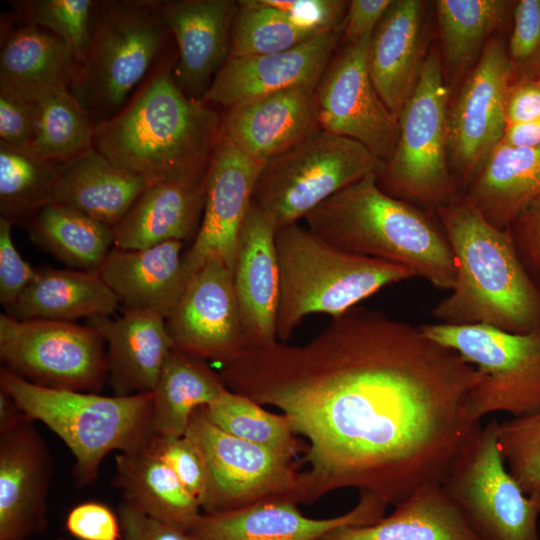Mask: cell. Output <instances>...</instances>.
I'll return each mask as SVG.
<instances>
[{"label":"cell","instance_id":"6da1fadb","mask_svg":"<svg viewBox=\"0 0 540 540\" xmlns=\"http://www.w3.org/2000/svg\"><path fill=\"white\" fill-rule=\"evenodd\" d=\"M219 373L308 441L303 504L356 488L396 506L441 483L482 427L468 412L476 369L419 326L365 307L303 345L247 349Z\"/></svg>","mask_w":540,"mask_h":540},{"label":"cell","instance_id":"7a4b0ae2","mask_svg":"<svg viewBox=\"0 0 540 540\" xmlns=\"http://www.w3.org/2000/svg\"><path fill=\"white\" fill-rule=\"evenodd\" d=\"M176 60L177 52L167 51L124 106L94 129L93 147L148 185L204 184L222 134L213 105L177 85Z\"/></svg>","mask_w":540,"mask_h":540},{"label":"cell","instance_id":"3957f363","mask_svg":"<svg viewBox=\"0 0 540 540\" xmlns=\"http://www.w3.org/2000/svg\"><path fill=\"white\" fill-rule=\"evenodd\" d=\"M436 216L453 251L456 278L450 294L432 309L433 318L516 334L540 328V289L509 230L487 221L464 193L441 205Z\"/></svg>","mask_w":540,"mask_h":540},{"label":"cell","instance_id":"277c9868","mask_svg":"<svg viewBox=\"0 0 540 540\" xmlns=\"http://www.w3.org/2000/svg\"><path fill=\"white\" fill-rule=\"evenodd\" d=\"M372 173L341 189L304 218L308 229L347 252L402 265L451 291L453 251L437 218L392 197Z\"/></svg>","mask_w":540,"mask_h":540},{"label":"cell","instance_id":"5b68a950","mask_svg":"<svg viewBox=\"0 0 540 540\" xmlns=\"http://www.w3.org/2000/svg\"><path fill=\"white\" fill-rule=\"evenodd\" d=\"M275 245L278 342L286 343L307 315L340 316L382 288L417 277L402 265L342 250L298 223L277 228Z\"/></svg>","mask_w":540,"mask_h":540},{"label":"cell","instance_id":"8992f818","mask_svg":"<svg viewBox=\"0 0 540 540\" xmlns=\"http://www.w3.org/2000/svg\"><path fill=\"white\" fill-rule=\"evenodd\" d=\"M0 389L25 414L53 431L74 457L78 486L92 484L102 461L112 451L147 447L154 437L153 393L104 396L99 393L35 385L0 368Z\"/></svg>","mask_w":540,"mask_h":540},{"label":"cell","instance_id":"52a82bcc","mask_svg":"<svg viewBox=\"0 0 540 540\" xmlns=\"http://www.w3.org/2000/svg\"><path fill=\"white\" fill-rule=\"evenodd\" d=\"M170 37L152 0L96 1L85 62L70 87L95 126L124 106Z\"/></svg>","mask_w":540,"mask_h":540},{"label":"cell","instance_id":"ba28073f","mask_svg":"<svg viewBox=\"0 0 540 540\" xmlns=\"http://www.w3.org/2000/svg\"><path fill=\"white\" fill-rule=\"evenodd\" d=\"M448 102L441 52L434 44L399 116L395 151L377 176L387 194L434 208L435 213L457 195L447 164Z\"/></svg>","mask_w":540,"mask_h":540},{"label":"cell","instance_id":"9c48e42d","mask_svg":"<svg viewBox=\"0 0 540 540\" xmlns=\"http://www.w3.org/2000/svg\"><path fill=\"white\" fill-rule=\"evenodd\" d=\"M384 167L361 143L319 128L263 164L252 202L276 228L298 223L341 189Z\"/></svg>","mask_w":540,"mask_h":540},{"label":"cell","instance_id":"30bf717a","mask_svg":"<svg viewBox=\"0 0 540 540\" xmlns=\"http://www.w3.org/2000/svg\"><path fill=\"white\" fill-rule=\"evenodd\" d=\"M419 328L476 369L478 379L468 398L474 420L494 412L516 418L540 411V328L523 334L479 324L433 323Z\"/></svg>","mask_w":540,"mask_h":540},{"label":"cell","instance_id":"8fae6325","mask_svg":"<svg viewBox=\"0 0 540 540\" xmlns=\"http://www.w3.org/2000/svg\"><path fill=\"white\" fill-rule=\"evenodd\" d=\"M499 423L481 427L441 484L481 540H540V490L526 494L507 469Z\"/></svg>","mask_w":540,"mask_h":540},{"label":"cell","instance_id":"7c38bea8","mask_svg":"<svg viewBox=\"0 0 540 540\" xmlns=\"http://www.w3.org/2000/svg\"><path fill=\"white\" fill-rule=\"evenodd\" d=\"M185 436L205 467L202 513L231 511L274 497L303 503L302 472L293 457L224 432L209 419L205 406L194 411Z\"/></svg>","mask_w":540,"mask_h":540},{"label":"cell","instance_id":"4fadbf2b","mask_svg":"<svg viewBox=\"0 0 540 540\" xmlns=\"http://www.w3.org/2000/svg\"><path fill=\"white\" fill-rule=\"evenodd\" d=\"M2 367L42 387L99 393L108 379L106 345L91 325L0 314Z\"/></svg>","mask_w":540,"mask_h":540},{"label":"cell","instance_id":"5bb4252c","mask_svg":"<svg viewBox=\"0 0 540 540\" xmlns=\"http://www.w3.org/2000/svg\"><path fill=\"white\" fill-rule=\"evenodd\" d=\"M371 36L334 53L315 88L321 129L355 140L385 165L399 137V119L377 93L368 68Z\"/></svg>","mask_w":540,"mask_h":540},{"label":"cell","instance_id":"9a60e30c","mask_svg":"<svg viewBox=\"0 0 540 540\" xmlns=\"http://www.w3.org/2000/svg\"><path fill=\"white\" fill-rule=\"evenodd\" d=\"M512 81L507 46L501 37H493L449 107L448 154L465 185L504 134L506 96Z\"/></svg>","mask_w":540,"mask_h":540},{"label":"cell","instance_id":"2e32d148","mask_svg":"<svg viewBox=\"0 0 540 540\" xmlns=\"http://www.w3.org/2000/svg\"><path fill=\"white\" fill-rule=\"evenodd\" d=\"M173 347L224 366L247 349L232 270L208 259L165 319Z\"/></svg>","mask_w":540,"mask_h":540},{"label":"cell","instance_id":"e0dca14e","mask_svg":"<svg viewBox=\"0 0 540 540\" xmlns=\"http://www.w3.org/2000/svg\"><path fill=\"white\" fill-rule=\"evenodd\" d=\"M263 164L221 134L205 179L201 224L182 257L185 284L213 257L221 259L233 272L241 226Z\"/></svg>","mask_w":540,"mask_h":540},{"label":"cell","instance_id":"ac0fdd59","mask_svg":"<svg viewBox=\"0 0 540 540\" xmlns=\"http://www.w3.org/2000/svg\"><path fill=\"white\" fill-rule=\"evenodd\" d=\"M53 459L35 421L24 414L0 427V540L46 530Z\"/></svg>","mask_w":540,"mask_h":540},{"label":"cell","instance_id":"d6986e66","mask_svg":"<svg viewBox=\"0 0 540 540\" xmlns=\"http://www.w3.org/2000/svg\"><path fill=\"white\" fill-rule=\"evenodd\" d=\"M342 28L282 52L229 57L202 99L225 110L299 86L316 88L341 39Z\"/></svg>","mask_w":540,"mask_h":540},{"label":"cell","instance_id":"ffe728a7","mask_svg":"<svg viewBox=\"0 0 540 540\" xmlns=\"http://www.w3.org/2000/svg\"><path fill=\"white\" fill-rule=\"evenodd\" d=\"M177 47L174 78L190 98L202 99L230 56L235 0H152Z\"/></svg>","mask_w":540,"mask_h":540},{"label":"cell","instance_id":"44dd1931","mask_svg":"<svg viewBox=\"0 0 540 540\" xmlns=\"http://www.w3.org/2000/svg\"><path fill=\"white\" fill-rule=\"evenodd\" d=\"M297 505L274 497L231 511L202 513L190 532L197 540H319L336 528L373 524L387 508L369 493H360L352 509L331 518L306 517Z\"/></svg>","mask_w":540,"mask_h":540},{"label":"cell","instance_id":"7402d4cb","mask_svg":"<svg viewBox=\"0 0 540 540\" xmlns=\"http://www.w3.org/2000/svg\"><path fill=\"white\" fill-rule=\"evenodd\" d=\"M276 225L251 202L241 226L233 284L248 349L276 343L280 270L275 245Z\"/></svg>","mask_w":540,"mask_h":540},{"label":"cell","instance_id":"603a6c76","mask_svg":"<svg viewBox=\"0 0 540 540\" xmlns=\"http://www.w3.org/2000/svg\"><path fill=\"white\" fill-rule=\"evenodd\" d=\"M315 88L299 86L225 110L222 133L265 163L319 129Z\"/></svg>","mask_w":540,"mask_h":540},{"label":"cell","instance_id":"cb8c5ba5","mask_svg":"<svg viewBox=\"0 0 540 540\" xmlns=\"http://www.w3.org/2000/svg\"><path fill=\"white\" fill-rule=\"evenodd\" d=\"M0 96L40 101L70 89L77 63L72 49L51 32L1 14Z\"/></svg>","mask_w":540,"mask_h":540},{"label":"cell","instance_id":"d4e9b609","mask_svg":"<svg viewBox=\"0 0 540 540\" xmlns=\"http://www.w3.org/2000/svg\"><path fill=\"white\" fill-rule=\"evenodd\" d=\"M106 345L107 383L116 396L153 393L162 365L173 348L165 318L126 310L117 318L88 319Z\"/></svg>","mask_w":540,"mask_h":540},{"label":"cell","instance_id":"484cf974","mask_svg":"<svg viewBox=\"0 0 540 540\" xmlns=\"http://www.w3.org/2000/svg\"><path fill=\"white\" fill-rule=\"evenodd\" d=\"M424 2L393 0L372 33L368 68L387 108L399 116L418 81L422 52Z\"/></svg>","mask_w":540,"mask_h":540},{"label":"cell","instance_id":"4316f807","mask_svg":"<svg viewBox=\"0 0 540 540\" xmlns=\"http://www.w3.org/2000/svg\"><path fill=\"white\" fill-rule=\"evenodd\" d=\"M184 251L181 241L144 249L113 247L97 273L124 309L154 312L166 319L186 286Z\"/></svg>","mask_w":540,"mask_h":540},{"label":"cell","instance_id":"83f0119b","mask_svg":"<svg viewBox=\"0 0 540 540\" xmlns=\"http://www.w3.org/2000/svg\"><path fill=\"white\" fill-rule=\"evenodd\" d=\"M205 183L148 185L113 228L114 247L144 249L166 241L193 242L203 216Z\"/></svg>","mask_w":540,"mask_h":540},{"label":"cell","instance_id":"f1b7e54d","mask_svg":"<svg viewBox=\"0 0 540 540\" xmlns=\"http://www.w3.org/2000/svg\"><path fill=\"white\" fill-rule=\"evenodd\" d=\"M147 187L143 178L92 147L62 164L50 204L73 208L114 228Z\"/></svg>","mask_w":540,"mask_h":540},{"label":"cell","instance_id":"f546056e","mask_svg":"<svg viewBox=\"0 0 540 540\" xmlns=\"http://www.w3.org/2000/svg\"><path fill=\"white\" fill-rule=\"evenodd\" d=\"M319 540H481L440 482H429L379 521L344 526Z\"/></svg>","mask_w":540,"mask_h":540},{"label":"cell","instance_id":"4dcf8cb0","mask_svg":"<svg viewBox=\"0 0 540 540\" xmlns=\"http://www.w3.org/2000/svg\"><path fill=\"white\" fill-rule=\"evenodd\" d=\"M113 481L124 503L169 525L191 531L202 514L198 501L150 445L119 452Z\"/></svg>","mask_w":540,"mask_h":540},{"label":"cell","instance_id":"1f68e13d","mask_svg":"<svg viewBox=\"0 0 540 540\" xmlns=\"http://www.w3.org/2000/svg\"><path fill=\"white\" fill-rule=\"evenodd\" d=\"M464 194L496 228L505 230L540 198V146L497 145Z\"/></svg>","mask_w":540,"mask_h":540},{"label":"cell","instance_id":"d6a6232c","mask_svg":"<svg viewBox=\"0 0 540 540\" xmlns=\"http://www.w3.org/2000/svg\"><path fill=\"white\" fill-rule=\"evenodd\" d=\"M119 303L97 272L43 268L6 313L18 319L75 322L111 316Z\"/></svg>","mask_w":540,"mask_h":540},{"label":"cell","instance_id":"836d02e7","mask_svg":"<svg viewBox=\"0 0 540 540\" xmlns=\"http://www.w3.org/2000/svg\"><path fill=\"white\" fill-rule=\"evenodd\" d=\"M228 390L208 362L172 348L153 390L155 435L183 436L194 411L208 406Z\"/></svg>","mask_w":540,"mask_h":540},{"label":"cell","instance_id":"e575fe53","mask_svg":"<svg viewBox=\"0 0 540 540\" xmlns=\"http://www.w3.org/2000/svg\"><path fill=\"white\" fill-rule=\"evenodd\" d=\"M23 225L35 245L73 269L97 272L114 245L112 227L57 204L41 207Z\"/></svg>","mask_w":540,"mask_h":540},{"label":"cell","instance_id":"d590c367","mask_svg":"<svg viewBox=\"0 0 540 540\" xmlns=\"http://www.w3.org/2000/svg\"><path fill=\"white\" fill-rule=\"evenodd\" d=\"M516 1L438 0L441 57L455 75L481 54L487 39L513 15Z\"/></svg>","mask_w":540,"mask_h":540},{"label":"cell","instance_id":"8d00e7d4","mask_svg":"<svg viewBox=\"0 0 540 540\" xmlns=\"http://www.w3.org/2000/svg\"><path fill=\"white\" fill-rule=\"evenodd\" d=\"M62 164L0 141V217L24 224L50 204Z\"/></svg>","mask_w":540,"mask_h":540},{"label":"cell","instance_id":"74e56055","mask_svg":"<svg viewBox=\"0 0 540 540\" xmlns=\"http://www.w3.org/2000/svg\"><path fill=\"white\" fill-rule=\"evenodd\" d=\"M209 419L239 439L295 457L306 444L294 433L288 418L264 409L247 396L227 390L205 406Z\"/></svg>","mask_w":540,"mask_h":540},{"label":"cell","instance_id":"f35d334b","mask_svg":"<svg viewBox=\"0 0 540 540\" xmlns=\"http://www.w3.org/2000/svg\"><path fill=\"white\" fill-rule=\"evenodd\" d=\"M39 102L38 131L30 150L64 164L93 147L95 125L70 89L55 90Z\"/></svg>","mask_w":540,"mask_h":540},{"label":"cell","instance_id":"ab89813d","mask_svg":"<svg viewBox=\"0 0 540 540\" xmlns=\"http://www.w3.org/2000/svg\"><path fill=\"white\" fill-rule=\"evenodd\" d=\"M229 57L258 56L291 49L318 35L296 25L263 0L238 1Z\"/></svg>","mask_w":540,"mask_h":540},{"label":"cell","instance_id":"60d3db41","mask_svg":"<svg viewBox=\"0 0 540 540\" xmlns=\"http://www.w3.org/2000/svg\"><path fill=\"white\" fill-rule=\"evenodd\" d=\"M9 3L17 22L41 27L72 49L77 73L85 62L96 1L13 0Z\"/></svg>","mask_w":540,"mask_h":540},{"label":"cell","instance_id":"b9f144b4","mask_svg":"<svg viewBox=\"0 0 540 540\" xmlns=\"http://www.w3.org/2000/svg\"><path fill=\"white\" fill-rule=\"evenodd\" d=\"M498 443L507 469L523 491L540 490V411L500 422Z\"/></svg>","mask_w":540,"mask_h":540},{"label":"cell","instance_id":"7bdbcfd3","mask_svg":"<svg viewBox=\"0 0 540 540\" xmlns=\"http://www.w3.org/2000/svg\"><path fill=\"white\" fill-rule=\"evenodd\" d=\"M507 54L513 80L540 76V0L515 2Z\"/></svg>","mask_w":540,"mask_h":540},{"label":"cell","instance_id":"ee69618b","mask_svg":"<svg viewBox=\"0 0 540 540\" xmlns=\"http://www.w3.org/2000/svg\"><path fill=\"white\" fill-rule=\"evenodd\" d=\"M149 445L168 464L200 505L206 491V472L201 455L193 442L185 435H154Z\"/></svg>","mask_w":540,"mask_h":540},{"label":"cell","instance_id":"f6af8a7d","mask_svg":"<svg viewBox=\"0 0 540 540\" xmlns=\"http://www.w3.org/2000/svg\"><path fill=\"white\" fill-rule=\"evenodd\" d=\"M13 225L0 217V303L6 311L15 305L37 274V269L23 259L14 244Z\"/></svg>","mask_w":540,"mask_h":540},{"label":"cell","instance_id":"bcb514c9","mask_svg":"<svg viewBox=\"0 0 540 540\" xmlns=\"http://www.w3.org/2000/svg\"><path fill=\"white\" fill-rule=\"evenodd\" d=\"M290 17L299 27L321 34L343 27L348 1L342 0H263Z\"/></svg>","mask_w":540,"mask_h":540},{"label":"cell","instance_id":"7dc6e473","mask_svg":"<svg viewBox=\"0 0 540 540\" xmlns=\"http://www.w3.org/2000/svg\"><path fill=\"white\" fill-rule=\"evenodd\" d=\"M65 528L78 540L122 538L119 516L100 501L91 500L75 505L66 516Z\"/></svg>","mask_w":540,"mask_h":540},{"label":"cell","instance_id":"c3c4849f","mask_svg":"<svg viewBox=\"0 0 540 540\" xmlns=\"http://www.w3.org/2000/svg\"><path fill=\"white\" fill-rule=\"evenodd\" d=\"M40 102L0 96V141L30 149L38 131Z\"/></svg>","mask_w":540,"mask_h":540},{"label":"cell","instance_id":"681fc988","mask_svg":"<svg viewBox=\"0 0 540 540\" xmlns=\"http://www.w3.org/2000/svg\"><path fill=\"white\" fill-rule=\"evenodd\" d=\"M527 272L540 289V198L507 228Z\"/></svg>","mask_w":540,"mask_h":540},{"label":"cell","instance_id":"f907efd6","mask_svg":"<svg viewBox=\"0 0 540 540\" xmlns=\"http://www.w3.org/2000/svg\"><path fill=\"white\" fill-rule=\"evenodd\" d=\"M118 516L124 540H197L190 531L149 517L124 502Z\"/></svg>","mask_w":540,"mask_h":540},{"label":"cell","instance_id":"816d5d0a","mask_svg":"<svg viewBox=\"0 0 540 540\" xmlns=\"http://www.w3.org/2000/svg\"><path fill=\"white\" fill-rule=\"evenodd\" d=\"M507 125L540 118V76L513 80L505 103Z\"/></svg>","mask_w":540,"mask_h":540},{"label":"cell","instance_id":"f5cc1de1","mask_svg":"<svg viewBox=\"0 0 540 540\" xmlns=\"http://www.w3.org/2000/svg\"><path fill=\"white\" fill-rule=\"evenodd\" d=\"M392 1H349L341 35L343 44L357 42L363 37L372 34Z\"/></svg>","mask_w":540,"mask_h":540},{"label":"cell","instance_id":"db71d44e","mask_svg":"<svg viewBox=\"0 0 540 540\" xmlns=\"http://www.w3.org/2000/svg\"><path fill=\"white\" fill-rule=\"evenodd\" d=\"M498 145L511 148L540 146V118L507 125Z\"/></svg>","mask_w":540,"mask_h":540},{"label":"cell","instance_id":"11a10c76","mask_svg":"<svg viewBox=\"0 0 540 540\" xmlns=\"http://www.w3.org/2000/svg\"><path fill=\"white\" fill-rule=\"evenodd\" d=\"M57 540H64V539H57Z\"/></svg>","mask_w":540,"mask_h":540}]
</instances>
